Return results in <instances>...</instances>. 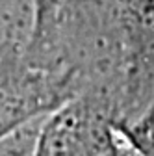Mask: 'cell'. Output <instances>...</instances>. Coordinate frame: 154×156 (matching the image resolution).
Here are the masks:
<instances>
[{"label":"cell","mask_w":154,"mask_h":156,"mask_svg":"<svg viewBox=\"0 0 154 156\" xmlns=\"http://www.w3.org/2000/svg\"><path fill=\"white\" fill-rule=\"evenodd\" d=\"M76 97L78 82L71 73L32 63L19 39L0 43V138L45 119Z\"/></svg>","instance_id":"obj_1"},{"label":"cell","mask_w":154,"mask_h":156,"mask_svg":"<svg viewBox=\"0 0 154 156\" xmlns=\"http://www.w3.org/2000/svg\"><path fill=\"white\" fill-rule=\"evenodd\" d=\"M33 156H143L117 125L113 113L80 95L56 110L37 134Z\"/></svg>","instance_id":"obj_2"},{"label":"cell","mask_w":154,"mask_h":156,"mask_svg":"<svg viewBox=\"0 0 154 156\" xmlns=\"http://www.w3.org/2000/svg\"><path fill=\"white\" fill-rule=\"evenodd\" d=\"M45 119L33 121L4 138H0V156H33L37 134Z\"/></svg>","instance_id":"obj_4"},{"label":"cell","mask_w":154,"mask_h":156,"mask_svg":"<svg viewBox=\"0 0 154 156\" xmlns=\"http://www.w3.org/2000/svg\"><path fill=\"white\" fill-rule=\"evenodd\" d=\"M119 128L143 156H154V91L145 110L132 123L119 125Z\"/></svg>","instance_id":"obj_3"}]
</instances>
